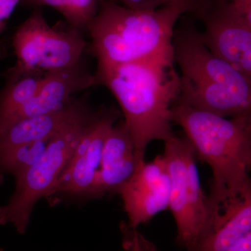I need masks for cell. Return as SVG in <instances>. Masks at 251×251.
<instances>
[{"label": "cell", "instance_id": "1", "mask_svg": "<svg viewBox=\"0 0 251 251\" xmlns=\"http://www.w3.org/2000/svg\"><path fill=\"white\" fill-rule=\"evenodd\" d=\"M201 0H178L151 11L128 9L113 0H100L97 16L87 29L89 51L97 67L129 63H160L174 66L173 32L184 14H191Z\"/></svg>", "mask_w": 251, "mask_h": 251}, {"label": "cell", "instance_id": "2", "mask_svg": "<svg viewBox=\"0 0 251 251\" xmlns=\"http://www.w3.org/2000/svg\"><path fill=\"white\" fill-rule=\"evenodd\" d=\"M171 118L184 130L196 156L211 167V224L225 204L251 192V115L227 119L176 100Z\"/></svg>", "mask_w": 251, "mask_h": 251}, {"label": "cell", "instance_id": "3", "mask_svg": "<svg viewBox=\"0 0 251 251\" xmlns=\"http://www.w3.org/2000/svg\"><path fill=\"white\" fill-rule=\"evenodd\" d=\"M97 85L106 87L121 107L125 123L139 161L153 140L173 136L171 108L179 94V75L174 66L138 62L97 67Z\"/></svg>", "mask_w": 251, "mask_h": 251}, {"label": "cell", "instance_id": "4", "mask_svg": "<svg viewBox=\"0 0 251 251\" xmlns=\"http://www.w3.org/2000/svg\"><path fill=\"white\" fill-rule=\"evenodd\" d=\"M196 21L184 14L173 32V60L181 73L176 101L226 118L251 115V80L211 53Z\"/></svg>", "mask_w": 251, "mask_h": 251}, {"label": "cell", "instance_id": "5", "mask_svg": "<svg viewBox=\"0 0 251 251\" xmlns=\"http://www.w3.org/2000/svg\"><path fill=\"white\" fill-rule=\"evenodd\" d=\"M89 107L50 140L37 161L16 178V191L7 204L0 206V226L11 224L25 233L34 204L48 198L67 167L86 130L98 115Z\"/></svg>", "mask_w": 251, "mask_h": 251}, {"label": "cell", "instance_id": "6", "mask_svg": "<svg viewBox=\"0 0 251 251\" xmlns=\"http://www.w3.org/2000/svg\"><path fill=\"white\" fill-rule=\"evenodd\" d=\"M87 46L80 31L69 25L65 29L51 27L41 8H35L13 36L17 61L5 73L6 82L72 67L80 62Z\"/></svg>", "mask_w": 251, "mask_h": 251}, {"label": "cell", "instance_id": "7", "mask_svg": "<svg viewBox=\"0 0 251 251\" xmlns=\"http://www.w3.org/2000/svg\"><path fill=\"white\" fill-rule=\"evenodd\" d=\"M165 143L163 156L171 181L169 208L177 229L176 240L185 248L202 237L210 224L196 166V153L186 138L173 134Z\"/></svg>", "mask_w": 251, "mask_h": 251}, {"label": "cell", "instance_id": "8", "mask_svg": "<svg viewBox=\"0 0 251 251\" xmlns=\"http://www.w3.org/2000/svg\"><path fill=\"white\" fill-rule=\"evenodd\" d=\"M191 14L204 25L202 41L211 53L251 80V21L231 0H201Z\"/></svg>", "mask_w": 251, "mask_h": 251}, {"label": "cell", "instance_id": "9", "mask_svg": "<svg viewBox=\"0 0 251 251\" xmlns=\"http://www.w3.org/2000/svg\"><path fill=\"white\" fill-rule=\"evenodd\" d=\"M121 117L115 107L102 106L86 130L49 197L60 196L97 198L96 182L104 144Z\"/></svg>", "mask_w": 251, "mask_h": 251}, {"label": "cell", "instance_id": "10", "mask_svg": "<svg viewBox=\"0 0 251 251\" xmlns=\"http://www.w3.org/2000/svg\"><path fill=\"white\" fill-rule=\"evenodd\" d=\"M171 181L163 155L140 162L119 195L128 216L127 229H136L169 208Z\"/></svg>", "mask_w": 251, "mask_h": 251}, {"label": "cell", "instance_id": "11", "mask_svg": "<svg viewBox=\"0 0 251 251\" xmlns=\"http://www.w3.org/2000/svg\"><path fill=\"white\" fill-rule=\"evenodd\" d=\"M82 59L68 69L46 74L37 93L14 114L5 129L22 119L59 110L74 98V94L97 86L94 74L89 72Z\"/></svg>", "mask_w": 251, "mask_h": 251}, {"label": "cell", "instance_id": "12", "mask_svg": "<svg viewBox=\"0 0 251 251\" xmlns=\"http://www.w3.org/2000/svg\"><path fill=\"white\" fill-rule=\"evenodd\" d=\"M141 161L135 155L134 144L125 121L115 124L104 144L96 182L97 198L119 194Z\"/></svg>", "mask_w": 251, "mask_h": 251}, {"label": "cell", "instance_id": "13", "mask_svg": "<svg viewBox=\"0 0 251 251\" xmlns=\"http://www.w3.org/2000/svg\"><path fill=\"white\" fill-rule=\"evenodd\" d=\"M90 106L87 97L73 98L63 108L14 122L0 133V154L12 149L49 139Z\"/></svg>", "mask_w": 251, "mask_h": 251}, {"label": "cell", "instance_id": "14", "mask_svg": "<svg viewBox=\"0 0 251 251\" xmlns=\"http://www.w3.org/2000/svg\"><path fill=\"white\" fill-rule=\"evenodd\" d=\"M251 232V192L229 201L187 251H226Z\"/></svg>", "mask_w": 251, "mask_h": 251}, {"label": "cell", "instance_id": "15", "mask_svg": "<svg viewBox=\"0 0 251 251\" xmlns=\"http://www.w3.org/2000/svg\"><path fill=\"white\" fill-rule=\"evenodd\" d=\"M46 74L27 75L12 82H6L0 90V133L5 129L18 110L25 105L44 83Z\"/></svg>", "mask_w": 251, "mask_h": 251}, {"label": "cell", "instance_id": "16", "mask_svg": "<svg viewBox=\"0 0 251 251\" xmlns=\"http://www.w3.org/2000/svg\"><path fill=\"white\" fill-rule=\"evenodd\" d=\"M51 138L21 145L0 154V180L5 173L16 178L27 171L45 151Z\"/></svg>", "mask_w": 251, "mask_h": 251}, {"label": "cell", "instance_id": "17", "mask_svg": "<svg viewBox=\"0 0 251 251\" xmlns=\"http://www.w3.org/2000/svg\"><path fill=\"white\" fill-rule=\"evenodd\" d=\"M67 6L66 21L69 26L83 33L97 16L100 0H64Z\"/></svg>", "mask_w": 251, "mask_h": 251}, {"label": "cell", "instance_id": "18", "mask_svg": "<svg viewBox=\"0 0 251 251\" xmlns=\"http://www.w3.org/2000/svg\"><path fill=\"white\" fill-rule=\"evenodd\" d=\"M127 229V228H126ZM124 246L129 251H158L151 241L148 240L136 229H127Z\"/></svg>", "mask_w": 251, "mask_h": 251}, {"label": "cell", "instance_id": "19", "mask_svg": "<svg viewBox=\"0 0 251 251\" xmlns=\"http://www.w3.org/2000/svg\"><path fill=\"white\" fill-rule=\"evenodd\" d=\"M128 9L151 11L178 0H117Z\"/></svg>", "mask_w": 251, "mask_h": 251}, {"label": "cell", "instance_id": "20", "mask_svg": "<svg viewBox=\"0 0 251 251\" xmlns=\"http://www.w3.org/2000/svg\"><path fill=\"white\" fill-rule=\"evenodd\" d=\"M22 0H0V36L4 31L8 21Z\"/></svg>", "mask_w": 251, "mask_h": 251}, {"label": "cell", "instance_id": "21", "mask_svg": "<svg viewBox=\"0 0 251 251\" xmlns=\"http://www.w3.org/2000/svg\"><path fill=\"white\" fill-rule=\"evenodd\" d=\"M231 2L242 16L251 21V0H231Z\"/></svg>", "mask_w": 251, "mask_h": 251}, {"label": "cell", "instance_id": "22", "mask_svg": "<svg viewBox=\"0 0 251 251\" xmlns=\"http://www.w3.org/2000/svg\"><path fill=\"white\" fill-rule=\"evenodd\" d=\"M226 251H251V232L239 239Z\"/></svg>", "mask_w": 251, "mask_h": 251}, {"label": "cell", "instance_id": "23", "mask_svg": "<svg viewBox=\"0 0 251 251\" xmlns=\"http://www.w3.org/2000/svg\"><path fill=\"white\" fill-rule=\"evenodd\" d=\"M0 251H3V249H1V248H0Z\"/></svg>", "mask_w": 251, "mask_h": 251}]
</instances>
